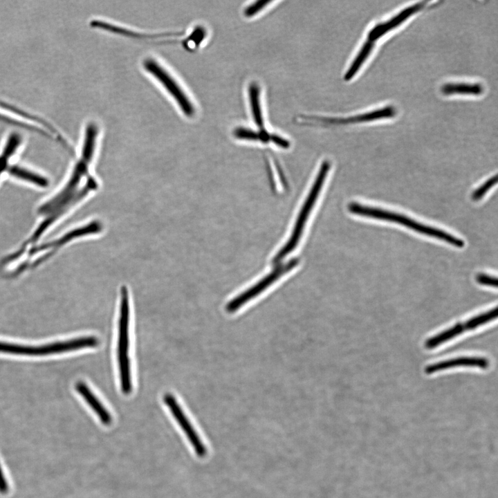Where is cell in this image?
Masks as SVG:
<instances>
[{"label": "cell", "mask_w": 498, "mask_h": 498, "mask_svg": "<svg viewBox=\"0 0 498 498\" xmlns=\"http://www.w3.org/2000/svg\"><path fill=\"white\" fill-rule=\"evenodd\" d=\"M233 135L238 139L260 141L264 143L270 142L271 133L266 129L263 130H254L245 127H237L233 131Z\"/></svg>", "instance_id": "cell-19"}, {"label": "cell", "mask_w": 498, "mask_h": 498, "mask_svg": "<svg viewBox=\"0 0 498 498\" xmlns=\"http://www.w3.org/2000/svg\"><path fill=\"white\" fill-rule=\"evenodd\" d=\"M489 364V360L483 357L463 356L429 365L425 368V372L427 374H432L445 369L461 367H478L484 369L488 367Z\"/></svg>", "instance_id": "cell-12"}, {"label": "cell", "mask_w": 498, "mask_h": 498, "mask_svg": "<svg viewBox=\"0 0 498 498\" xmlns=\"http://www.w3.org/2000/svg\"><path fill=\"white\" fill-rule=\"evenodd\" d=\"M75 389L84 398L104 425H109L111 423L112 418L107 409L84 382L81 381L77 382Z\"/></svg>", "instance_id": "cell-13"}, {"label": "cell", "mask_w": 498, "mask_h": 498, "mask_svg": "<svg viewBox=\"0 0 498 498\" xmlns=\"http://www.w3.org/2000/svg\"><path fill=\"white\" fill-rule=\"evenodd\" d=\"M330 169V164L328 161H324L317 175L316 179L311 187V190L299 212V216L294 225V229L290 237L289 240L281 248L273 258V264H278L288 254L293 251L297 246L300 237L302 234L306 222L308 218L315 201L319 196V193L322 190L326 176Z\"/></svg>", "instance_id": "cell-4"}, {"label": "cell", "mask_w": 498, "mask_h": 498, "mask_svg": "<svg viewBox=\"0 0 498 498\" xmlns=\"http://www.w3.org/2000/svg\"><path fill=\"white\" fill-rule=\"evenodd\" d=\"M22 141L21 136L17 132L10 133L5 142L0 154V176L8 170L9 159L15 154Z\"/></svg>", "instance_id": "cell-17"}, {"label": "cell", "mask_w": 498, "mask_h": 498, "mask_svg": "<svg viewBox=\"0 0 498 498\" xmlns=\"http://www.w3.org/2000/svg\"><path fill=\"white\" fill-rule=\"evenodd\" d=\"M270 3V0L254 1L244 8L243 14L247 17H251L263 10Z\"/></svg>", "instance_id": "cell-24"}, {"label": "cell", "mask_w": 498, "mask_h": 498, "mask_svg": "<svg viewBox=\"0 0 498 498\" xmlns=\"http://www.w3.org/2000/svg\"><path fill=\"white\" fill-rule=\"evenodd\" d=\"M103 225L99 221H92L84 225L75 228L68 232L60 238L57 239L51 242L45 243L30 250L29 255L33 256L39 252H46L48 250V254L55 252L57 248L65 245L66 243L73 241L79 237H85L91 234H96L102 232ZM46 257V256H45Z\"/></svg>", "instance_id": "cell-10"}, {"label": "cell", "mask_w": 498, "mask_h": 498, "mask_svg": "<svg viewBox=\"0 0 498 498\" xmlns=\"http://www.w3.org/2000/svg\"><path fill=\"white\" fill-rule=\"evenodd\" d=\"M7 171L13 176L30 182L37 186L46 187L48 184V180L46 178L19 166H10Z\"/></svg>", "instance_id": "cell-20"}, {"label": "cell", "mask_w": 498, "mask_h": 498, "mask_svg": "<svg viewBox=\"0 0 498 498\" xmlns=\"http://www.w3.org/2000/svg\"><path fill=\"white\" fill-rule=\"evenodd\" d=\"M270 142L282 148H288L290 146L288 140L274 133H271Z\"/></svg>", "instance_id": "cell-26"}, {"label": "cell", "mask_w": 498, "mask_h": 498, "mask_svg": "<svg viewBox=\"0 0 498 498\" xmlns=\"http://www.w3.org/2000/svg\"><path fill=\"white\" fill-rule=\"evenodd\" d=\"M497 316V308L490 309L488 311H486L478 315H475L472 318L468 320L465 323L467 326L468 330H473L479 326L483 325L487 322L494 320Z\"/></svg>", "instance_id": "cell-22"}, {"label": "cell", "mask_w": 498, "mask_h": 498, "mask_svg": "<svg viewBox=\"0 0 498 498\" xmlns=\"http://www.w3.org/2000/svg\"><path fill=\"white\" fill-rule=\"evenodd\" d=\"M441 92L448 95L454 94L479 95L483 86L478 83H448L441 86Z\"/></svg>", "instance_id": "cell-18"}, {"label": "cell", "mask_w": 498, "mask_h": 498, "mask_svg": "<svg viewBox=\"0 0 498 498\" xmlns=\"http://www.w3.org/2000/svg\"><path fill=\"white\" fill-rule=\"evenodd\" d=\"M8 483L6 479L5 478L3 469L0 463V493L6 494L8 492Z\"/></svg>", "instance_id": "cell-27"}, {"label": "cell", "mask_w": 498, "mask_h": 498, "mask_svg": "<svg viewBox=\"0 0 498 498\" xmlns=\"http://www.w3.org/2000/svg\"><path fill=\"white\" fill-rule=\"evenodd\" d=\"M298 264L297 259H290L288 262L275 268L271 273L262 278L259 282L247 289L240 295L230 300L226 305L225 310L228 313H234L256 297L268 287L272 285L281 276L289 272Z\"/></svg>", "instance_id": "cell-7"}, {"label": "cell", "mask_w": 498, "mask_h": 498, "mask_svg": "<svg viewBox=\"0 0 498 498\" xmlns=\"http://www.w3.org/2000/svg\"><path fill=\"white\" fill-rule=\"evenodd\" d=\"M465 331H468V329L465 322L457 323L450 328L428 338L425 342V347L428 349H432L461 335Z\"/></svg>", "instance_id": "cell-15"}, {"label": "cell", "mask_w": 498, "mask_h": 498, "mask_svg": "<svg viewBox=\"0 0 498 498\" xmlns=\"http://www.w3.org/2000/svg\"><path fill=\"white\" fill-rule=\"evenodd\" d=\"M98 135V124L93 122L87 123L84 131L80 157L70 178L56 196L38 210L39 214L48 216L36 229L37 234L42 235L62 215L98 188V182L89 173V167L95 155Z\"/></svg>", "instance_id": "cell-1"}, {"label": "cell", "mask_w": 498, "mask_h": 498, "mask_svg": "<svg viewBox=\"0 0 498 498\" xmlns=\"http://www.w3.org/2000/svg\"><path fill=\"white\" fill-rule=\"evenodd\" d=\"M145 70L156 79L173 98L181 112L188 118L195 115L196 108L176 79L156 59L148 57L142 62Z\"/></svg>", "instance_id": "cell-5"}, {"label": "cell", "mask_w": 498, "mask_h": 498, "mask_svg": "<svg viewBox=\"0 0 498 498\" xmlns=\"http://www.w3.org/2000/svg\"><path fill=\"white\" fill-rule=\"evenodd\" d=\"M396 109L392 106H386L366 113L347 118L317 117L313 116H301L299 118L303 122H316L321 124H348L355 123L367 122L374 120L391 118L395 116Z\"/></svg>", "instance_id": "cell-8"}, {"label": "cell", "mask_w": 498, "mask_h": 498, "mask_svg": "<svg viewBox=\"0 0 498 498\" xmlns=\"http://www.w3.org/2000/svg\"><path fill=\"white\" fill-rule=\"evenodd\" d=\"M477 282L481 285L490 286V287H497V279L492 275L486 273H479L477 276Z\"/></svg>", "instance_id": "cell-25"}, {"label": "cell", "mask_w": 498, "mask_h": 498, "mask_svg": "<svg viewBox=\"0 0 498 498\" xmlns=\"http://www.w3.org/2000/svg\"><path fill=\"white\" fill-rule=\"evenodd\" d=\"M163 401L167 405L172 416L183 430L190 444L193 447L196 455L203 457L207 454V448L196 432L186 414L181 407L178 402L174 395L167 393L163 396Z\"/></svg>", "instance_id": "cell-9"}, {"label": "cell", "mask_w": 498, "mask_h": 498, "mask_svg": "<svg viewBox=\"0 0 498 498\" xmlns=\"http://www.w3.org/2000/svg\"><path fill=\"white\" fill-rule=\"evenodd\" d=\"M250 109L254 123L258 130L265 129L263 110L261 103V90L256 82H251L248 86Z\"/></svg>", "instance_id": "cell-14"}, {"label": "cell", "mask_w": 498, "mask_h": 498, "mask_svg": "<svg viewBox=\"0 0 498 498\" xmlns=\"http://www.w3.org/2000/svg\"><path fill=\"white\" fill-rule=\"evenodd\" d=\"M207 31L203 26H196L189 35L183 39L182 46L187 51L194 52L205 39Z\"/></svg>", "instance_id": "cell-21"}, {"label": "cell", "mask_w": 498, "mask_h": 498, "mask_svg": "<svg viewBox=\"0 0 498 498\" xmlns=\"http://www.w3.org/2000/svg\"><path fill=\"white\" fill-rule=\"evenodd\" d=\"M348 209L352 214L400 224L419 234L443 241L457 248H463L465 244L462 239L444 230L419 223L399 213L355 202L351 203Z\"/></svg>", "instance_id": "cell-2"}, {"label": "cell", "mask_w": 498, "mask_h": 498, "mask_svg": "<svg viewBox=\"0 0 498 498\" xmlns=\"http://www.w3.org/2000/svg\"><path fill=\"white\" fill-rule=\"evenodd\" d=\"M129 298L126 286L120 289V316L118 322V362L121 390L129 394L132 389L129 347Z\"/></svg>", "instance_id": "cell-3"}, {"label": "cell", "mask_w": 498, "mask_h": 498, "mask_svg": "<svg viewBox=\"0 0 498 498\" xmlns=\"http://www.w3.org/2000/svg\"><path fill=\"white\" fill-rule=\"evenodd\" d=\"M374 46V42L369 40L364 42L344 75V80L345 81L351 80L356 75L369 57Z\"/></svg>", "instance_id": "cell-16"}, {"label": "cell", "mask_w": 498, "mask_h": 498, "mask_svg": "<svg viewBox=\"0 0 498 498\" xmlns=\"http://www.w3.org/2000/svg\"><path fill=\"white\" fill-rule=\"evenodd\" d=\"M98 342V338L93 336L82 337L39 347L23 346L0 342V352L22 355H47L84 347H93L97 346Z\"/></svg>", "instance_id": "cell-6"}, {"label": "cell", "mask_w": 498, "mask_h": 498, "mask_svg": "<svg viewBox=\"0 0 498 498\" xmlns=\"http://www.w3.org/2000/svg\"><path fill=\"white\" fill-rule=\"evenodd\" d=\"M497 181V175L490 177L488 181L484 182L481 186L475 190L472 195V199L474 201L481 200L486 193L493 187Z\"/></svg>", "instance_id": "cell-23"}, {"label": "cell", "mask_w": 498, "mask_h": 498, "mask_svg": "<svg viewBox=\"0 0 498 498\" xmlns=\"http://www.w3.org/2000/svg\"><path fill=\"white\" fill-rule=\"evenodd\" d=\"M426 3V1H423L408 6L405 9L402 10L400 12L397 13L389 20L375 25L368 32L367 40L374 42L376 40L379 39L387 33L402 24L411 16L414 15V14L417 13L423 8H424Z\"/></svg>", "instance_id": "cell-11"}]
</instances>
